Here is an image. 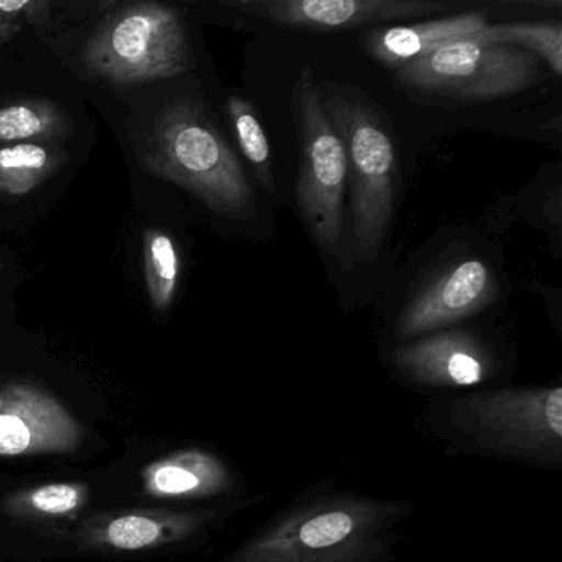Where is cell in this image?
<instances>
[{"label": "cell", "mask_w": 562, "mask_h": 562, "mask_svg": "<svg viewBox=\"0 0 562 562\" xmlns=\"http://www.w3.org/2000/svg\"><path fill=\"white\" fill-rule=\"evenodd\" d=\"M325 113L347 153L351 232L363 261L383 246L396 203L397 159L393 140L376 114L344 94L322 98Z\"/></svg>", "instance_id": "277c9868"}, {"label": "cell", "mask_w": 562, "mask_h": 562, "mask_svg": "<svg viewBox=\"0 0 562 562\" xmlns=\"http://www.w3.org/2000/svg\"><path fill=\"white\" fill-rule=\"evenodd\" d=\"M292 106L304 156L295 200L318 245L331 251L344 229L347 153L325 113L321 91L307 67L302 68L295 81Z\"/></svg>", "instance_id": "8992f818"}, {"label": "cell", "mask_w": 562, "mask_h": 562, "mask_svg": "<svg viewBox=\"0 0 562 562\" xmlns=\"http://www.w3.org/2000/svg\"><path fill=\"white\" fill-rule=\"evenodd\" d=\"M228 116L243 156L251 164L261 186L268 192H274L271 150H269L268 137H266L265 130L259 123L255 108L245 98L229 97Z\"/></svg>", "instance_id": "d6986e66"}, {"label": "cell", "mask_w": 562, "mask_h": 562, "mask_svg": "<svg viewBox=\"0 0 562 562\" xmlns=\"http://www.w3.org/2000/svg\"><path fill=\"white\" fill-rule=\"evenodd\" d=\"M452 417L486 449L561 462V386L472 394L456 404Z\"/></svg>", "instance_id": "52a82bcc"}, {"label": "cell", "mask_w": 562, "mask_h": 562, "mask_svg": "<svg viewBox=\"0 0 562 562\" xmlns=\"http://www.w3.org/2000/svg\"><path fill=\"white\" fill-rule=\"evenodd\" d=\"M196 519L192 516L126 515L113 519L104 531L108 544L121 551H140L179 538L193 528Z\"/></svg>", "instance_id": "2e32d148"}, {"label": "cell", "mask_w": 562, "mask_h": 562, "mask_svg": "<svg viewBox=\"0 0 562 562\" xmlns=\"http://www.w3.org/2000/svg\"><path fill=\"white\" fill-rule=\"evenodd\" d=\"M486 41L512 45L542 58L558 77L562 74L561 22H512L488 25Z\"/></svg>", "instance_id": "ac0fdd59"}, {"label": "cell", "mask_w": 562, "mask_h": 562, "mask_svg": "<svg viewBox=\"0 0 562 562\" xmlns=\"http://www.w3.org/2000/svg\"><path fill=\"white\" fill-rule=\"evenodd\" d=\"M64 162V154L45 144H0V196L21 199L42 186Z\"/></svg>", "instance_id": "5bb4252c"}, {"label": "cell", "mask_w": 562, "mask_h": 562, "mask_svg": "<svg viewBox=\"0 0 562 562\" xmlns=\"http://www.w3.org/2000/svg\"><path fill=\"white\" fill-rule=\"evenodd\" d=\"M496 292L498 285L485 262H460L407 305L397 331L403 337H416L446 327L482 311Z\"/></svg>", "instance_id": "30bf717a"}, {"label": "cell", "mask_w": 562, "mask_h": 562, "mask_svg": "<svg viewBox=\"0 0 562 562\" xmlns=\"http://www.w3.org/2000/svg\"><path fill=\"white\" fill-rule=\"evenodd\" d=\"M87 492L83 486L74 483H52L32 490L24 498V506L44 515H67L83 505Z\"/></svg>", "instance_id": "ffe728a7"}, {"label": "cell", "mask_w": 562, "mask_h": 562, "mask_svg": "<svg viewBox=\"0 0 562 562\" xmlns=\"http://www.w3.org/2000/svg\"><path fill=\"white\" fill-rule=\"evenodd\" d=\"M539 58L485 37L450 42L400 68L401 83L453 100L488 101L512 97L536 83Z\"/></svg>", "instance_id": "5b68a950"}, {"label": "cell", "mask_w": 562, "mask_h": 562, "mask_svg": "<svg viewBox=\"0 0 562 562\" xmlns=\"http://www.w3.org/2000/svg\"><path fill=\"white\" fill-rule=\"evenodd\" d=\"M144 483L154 496H206L228 488L229 475L210 453L186 450L147 467Z\"/></svg>", "instance_id": "4fadbf2b"}, {"label": "cell", "mask_w": 562, "mask_h": 562, "mask_svg": "<svg viewBox=\"0 0 562 562\" xmlns=\"http://www.w3.org/2000/svg\"><path fill=\"white\" fill-rule=\"evenodd\" d=\"M21 29L18 21L0 22V47L14 38L21 32Z\"/></svg>", "instance_id": "7402d4cb"}, {"label": "cell", "mask_w": 562, "mask_h": 562, "mask_svg": "<svg viewBox=\"0 0 562 562\" xmlns=\"http://www.w3.org/2000/svg\"><path fill=\"white\" fill-rule=\"evenodd\" d=\"M85 427L52 394L31 384L0 387V457L74 452Z\"/></svg>", "instance_id": "ba28073f"}, {"label": "cell", "mask_w": 562, "mask_h": 562, "mask_svg": "<svg viewBox=\"0 0 562 562\" xmlns=\"http://www.w3.org/2000/svg\"><path fill=\"white\" fill-rule=\"evenodd\" d=\"M144 268L150 302L157 311H167L176 299L180 278L179 249L167 233H144Z\"/></svg>", "instance_id": "e0dca14e"}, {"label": "cell", "mask_w": 562, "mask_h": 562, "mask_svg": "<svg viewBox=\"0 0 562 562\" xmlns=\"http://www.w3.org/2000/svg\"><path fill=\"white\" fill-rule=\"evenodd\" d=\"M48 2L38 0H0V22H12L24 15L31 24H41L47 19Z\"/></svg>", "instance_id": "44dd1931"}, {"label": "cell", "mask_w": 562, "mask_h": 562, "mask_svg": "<svg viewBox=\"0 0 562 562\" xmlns=\"http://www.w3.org/2000/svg\"><path fill=\"white\" fill-rule=\"evenodd\" d=\"M81 57L91 75L114 87L180 77L192 64L182 14L157 2L111 12L88 38Z\"/></svg>", "instance_id": "3957f363"}, {"label": "cell", "mask_w": 562, "mask_h": 562, "mask_svg": "<svg viewBox=\"0 0 562 562\" xmlns=\"http://www.w3.org/2000/svg\"><path fill=\"white\" fill-rule=\"evenodd\" d=\"M390 506L368 499L315 503L246 544L232 562H368L383 549Z\"/></svg>", "instance_id": "7a4b0ae2"}, {"label": "cell", "mask_w": 562, "mask_h": 562, "mask_svg": "<svg viewBox=\"0 0 562 562\" xmlns=\"http://www.w3.org/2000/svg\"><path fill=\"white\" fill-rule=\"evenodd\" d=\"M0 268H2V265H0Z\"/></svg>", "instance_id": "603a6c76"}, {"label": "cell", "mask_w": 562, "mask_h": 562, "mask_svg": "<svg viewBox=\"0 0 562 562\" xmlns=\"http://www.w3.org/2000/svg\"><path fill=\"white\" fill-rule=\"evenodd\" d=\"M488 25L485 15L480 12H467L439 21L371 32L364 38V47L368 54L381 64L403 68L404 65L432 54L450 42L486 38Z\"/></svg>", "instance_id": "7c38bea8"}, {"label": "cell", "mask_w": 562, "mask_h": 562, "mask_svg": "<svg viewBox=\"0 0 562 562\" xmlns=\"http://www.w3.org/2000/svg\"><path fill=\"white\" fill-rule=\"evenodd\" d=\"M144 167L226 218L255 216V192L232 147L192 98L167 104L150 133Z\"/></svg>", "instance_id": "6da1fadb"}, {"label": "cell", "mask_w": 562, "mask_h": 562, "mask_svg": "<svg viewBox=\"0 0 562 562\" xmlns=\"http://www.w3.org/2000/svg\"><path fill=\"white\" fill-rule=\"evenodd\" d=\"M397 364L414 380L443 386H470L485 378L488 355L465 331H443L401 347Z\"/></svg>", "instance_id": "8fae6325"}, {"label": "cell", "mask_w": 562, "mask_h": 562, "mask_svg": "<svg viewBox=\"0 0 562 562\" xmlns=\"http://www.w3.org/2000/svg\"><path fill=\"white\" fill-rule=\"evenodd\" d=\"M228 8L285 27L337 31L447 11L427 0H232Z\"/></svg>", "instance_id": "9c48e42d"}, {"label": "cell", "mask_w": 562, "mask_h": 562, "mask_svg": "<svg viewBox=\"0 0 562 562\" xmlns=\"http://www.w3.org/2000/svg\"><path fill=\"white\" fill-rule=\"evenodd\" d=\"M67 134L68 117L52 101H21L0 110V144H42Z\"/></svg>", "instance_id": "9a60e30c"}]
</instances>
